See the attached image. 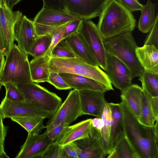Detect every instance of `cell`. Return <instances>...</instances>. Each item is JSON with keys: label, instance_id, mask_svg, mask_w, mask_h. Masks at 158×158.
<instances>
[{"label": "cell", "instance_id": "obj_1", "mask_svg": "<svg viewBox=\"0 0 158 158\" xmlns=\"http://www.w3.org/2000/svg\"><path fill=\"white\" fill-rule=\"evenodd\" d=\"M119 103L125 136L139 158H158V121L153 126L144 125L123 102Z\"/></svg>", "mask_w": 158, "mask_h": 158}, {"label": "cell", "instance_id": "obj_2", "mask_svg": "<svg viewBox=\"0 0 158 158\" xmlns=\"http://www.w3.org/2000/svg\"><path fill=\"white\" fill-rule=\"evenodd\" d=\"M99 17L97 26L104 40L131 32L135 26L131 12L117 0H110Z\"/></svg>", "mask_w": 158, "mask_h": 158}, {"label": "cell", "instance_id": "obj_3", "mask_svg": "<svg viewBox=\"0 0 158 158\" xmlns=\"http://www.w3.org/2000/svg\"><path fill=\"white\" fill-rule=\"evenodd\" d=\"M107 53L117 57L129 69L132 79L139 77L144 70L137 57V46L131 32L104 40Z\"/></svg>", "mask_w": 158, "mask_h": 158}, {"label": "cell", "instance_id": "obj_4", "mask_svg": "<svg viewBox=\"0 0 158 158\" xmlns=\"http://www.w3.org/2000/svg\"><path fill=\"white\" fill-rule=\"evenodd\" d=\"M48 65L50 72L70 73L87 77L104 84L110 90H114L105 72L99 66L89 64L80 58L50 57Z\"/></svg>", "mask_w": 158, "mask_h": 158}, {"label": "cell", "instance_id": "obj_5", "mask_svg": "<svg viewBox=\"0 0 158 158\" xmlns=\"http://www.w3.org/2000/svg\"><path fill=\"white\" fill-rule=\"evenodd\" d=\"M28 54L14 44L6 55V59L0 74L2 84L33 82L28 59Z\"/></svg>", "mask_w": 158, "mask_h": 158}, {"label": "cell", "instance_id": "obj_6", "mask_svg": "<svg viewBox=\"0 0 158 158\" xmlns=\"http://www.w3.org/2000/svg\"><path fill=\"white\" fill-rule=\"evenodd\" d=\"M15 85L26 100L49 112L52 116L62 103L61 98L57 94L35 83Z\"/></svg>", "mask_w": 158, "mask_h": 158}, {"label": "cell", "instance_id": "obj_7", "mask_svg": "<svg viewBox=\"0 0 158 158\" xmlns=\"http://www.w3.org/2000/svg\"><path fill=\"white\" fill-rule=\"evenodd\" d=\"M83 115L78 91L73 89L69 92L65 100L46 123V131H48L59 124L70 125Z\"/></svg>", "mask_w": 158, "mask_h": 158}, {"label": "cell", "instance_id": "obj_8", "mask_svg": "<svg viewBox=\"0 0 158 158\" xmlns=\"http://www.w3.org/2000/svg\"><path fill=\"white\" fill-rule=\"evenodd\" d=\"M82 35L96 58L99 66L105 71L106 52L104 39L97 25L90 20L82 19L78 31Z\"/></svg>", "mask_w": 158, "mask_h": 158}, {"label": "cell", "instance_id": "obj_9", "mask_svg": "<svg viewBox=\"0 0 158 158\" xmlns=\"http://www.w3.org/2000/svg\"><path fill=\"white\" fill-rule=\"evenodd\" d=\"M0 112L4 119L13 117L38 116L49 118L52 115L48 112L25 99L23 101H13L6 98L0 104Z\"/></svg>", "mask_w": 158, "mask_h": 158}, {"label": "cell", "instance_id": "obj_10", "mask_svg": "<svg viewBox=\"0 0 158 158\" xmlns=\"http://www.w3.org/2000/svg\"><path fill=\"white\" fill-rule=\"evenodd\" d=\"M22 15L19 11H13L6 0L0 5V30L5 56L14 44L15 25Z\"/></svg>", "mask_w": 158, "mask_h": 158}, {"label": "cell", "instance_id": "obj_11", "mask_svg": "<svg viewBox=\"0 0 158 158\" xmlns=\"http://www.w3.org/2000/svg\"><path fill=\"white\" fill-rule=\"evenodd\" d=\"M105 73L112 84L123 91L132 84V78L127 67L117 57L106 52Z\"/></svg>", "mask_w": 158, "mask_h": 158}, {"label": "cell", "instance_id": "obj_12", "mask_svg": "<svg viewBox=\"0 0 158 158\" xmlns=\"http://www.w3.org/2000/svg\"><path fill=\"white\" fill-rule=\"evenodd\" d=\"M110 0H64L66 10L83 19L99 17Z\"/></svg>", "mask_w": 158, "mask_h": 158}, {"label": "cell", "instance_id": "obj_13", "mask_svg": "<svg viewBox=\"0 0 158 158\" xmlns=\"http://www.w3.org/2000/svg\"><path fill=\"white\" fill-rule=\"evenodd\" d=\"M39 36L33 20L22 15L16 22L14 30V40L17 42L18 47L28 54Z\"/></svg>", "mask_w": 158, "mask_h": 158}, {"label": "cell", "instance_id": "obj_14", "mask_svg": "<svg viewBox=\"0 0 158 158\" xmlns=\"http://www.w3.org/2000/svg\"><path fill=\"white\" fill-rule=\"evenodd\" d=\"M83 115L101 118L107 103L104 92L90 90L78 91Z\"/></svg>", "mask_w": 158, "mask_h": 158}, {"label": "cell", "instance_id": "obj_15", "mask_svg": "<svg viewBox=\"0 0 158 158\" xmlns=\"http://www.w3.org/2000/svg\"><path fill=\"white\" fill-rule=\"evenodd\" d=\"M52 143L45 132L41 134L28 133L25 142L15 158H40Z\"/></svg>", "mask_w": 158, "mask_h": 158}, {"label": "cell", "instance_id": "obj_16", "mask_svg": "<svg viewBox=\"0 0 158 158\" xmlns=\"http://www.w3.org/2000/svg\"><path fill=\"white\" fill-rule=\"evenodd\" d=\"M79 18L64 9L43 7L33 21L42 25L58 26Z\"/></svg>", "mask_w": 158, "mask_h": 158}, {"label": "cell", "instance_id": "obj_17", "mask_svg": "<svg viewBox=\"0 0 158 158\" xmlns=\"http://www.w3.org/2000/svg\"><path fill=\"white\" fill-rule=\"evenodd\" d=\"M92 127L90 136L74 141L81 149L79 158H104L107 156L102 147L101 132Z\"/></svg>", "mask_w": 158, "mask_h": 158}, {"label": "cell", "instance_id": "obj_18", "mask_svg": "<svg viewBox=\"0 0 158 158\" xmlns=\"http://www.w3.org/2000/svg\"><path fill=\"white\" fill-rule=\"evenodd\" d=\"M64 39L74 53L75 57L80 58L92 65L99 66L96 58L79 32H77Z\"/></svg>", "mask_w": 158, "mask_h": 158}, {"label": "cell", "instance_id": "obj_19", "mask_svg": "<svg viewBox=\"0 0 158 158\" xmlns=\"http://www.w3.org/2000/svg\"><path fill=\"white\" fill-rule=\"evenodd\" d=\"M59 73L71 89L77 91L90 90L105 92L110 90L104 84L90 78L70 73Z\"/></svg>", "mask_w": 158, "mask_h": 158}, {"label": "cell", "instance_id": "obj_20", "mask_svg": "<svg viewBox=\"0 0 158 158\" xmlns=\"http://www.w3.org/2000/svg\"><path fill=\"white\" fill-rule=\"evenodd\" d=\"M92 119H88L66 128L58 143L63 146L76 140L90 136L92 132Z\"/></svg>", "mask_w": 158, "mask_h": 158}, {"label": "cell", "instance_id": "obj_21", "mask_svg": "<svg viewBox=\"0 0 158 158\" xmlns=\"http://www.w3.org/2000/svg\"><path fill=\"white\" fill-rule=\"evenodd\" d=\"M135 52L144 70L158 74V48L152 45L144 44L142 47H137Z\"/></svg>", "mask_w": 158, "mask_h": 158}, {"label": "cell", "instance_id": "obj_22", "mask_svg": "<svg viewBox=\"0 0 158 158\" xmlns=\"http://www.w3.org/2000/svg\"><path fill=\"white\" fill-rule=\"evenodd\" d=\"M142 87L136 84H131L123 91L120 96L123 102L133 114L139 119L141 110Z\"/></svg>", "mask_w": 158, "mask_h": 158}, {"label": "cell", "instance_id": "obj_23", "mask_svg": "<svg viewBox=\"0 0 158 158\" xmlns=\"http://www.w3.org/2000/svg\"><path fill=\"white\" fill-rule=\"evenodd\" d=\"M50 57L47 54L34 58L29 62L30 72L32 81L34 83L47 82L50 71L48 63Z\"/></svg>", "mask_w": 158, "mask_h": 158}, {"label": "cell", "instance_id": "obj_24", "mask_svg": "<svg viewBox=\"0 0 158 158\" xmlns=\"http://www.w3.org/2000/svg\"><path fill=\"white\" fill-rule=\"evenodd\" d=\"M108 103L112 112L110 143L112 150L117 143L125 136V133L120 103Z\"/></svg>", "mask_w": 158, "mask_h": 158}, {"label": "cell", "instance_id": "obj_25", "mask_svg": "<svg viewBox=\"0 0 158 158\" xmlns=\"http://www.w3.org/2000/svg\"><path fill=\"white\" fill-rule=\"evenodd\" d=\"M69 22L58 26H48L34 22L36 32L38 36L49 34L52 36L51 44L45 54L48 55L50 57L52 49L62 40L64 29Z\"/></svg>", "mask_w": 158, "mask_h": 158}, {"label": "cell", "instance_id": "obj_26", "mask_svg": "<svg viewBox=\"0 0 158 158\" xmlns=\"http://www.w3.org/2000/svg\"><path fill=\"white\" fill-rule=\"evenodd\" d=\"M103 126L101 132L102 147L106 156L112 150L110 143V134L112 122V112L108 103L105 105L102 115Z\"/></svg>", "mask_w": 158, "mask_h": 158}, {"label": "cell", "instance_id": "obj_27", "mask_svg": "<svg viewBox=\"0 0 158 158\" xmlns=\"http://www.w3.org/2000/svg\"><path fill=\"white\" fill-rule=\"evenodd\" d=\"M156 4L151 0H147L146 4L143 6L138 23V28L142 32H149L152 29L156 19Z\"/></svg>", "mask_w": 158, "mask_h": 158}, {"label": "cell", "instance_id": "obj_28", "mask_svg": "<svg viewBox=\"0 0 158 158\" xmlns=\"http://www.w3.org/2000/svg\"><path fill=\"white\" fill-rule=\"evenodd\" d=\"M11 120L20 125L29 133L39 134L45 128L44 121L45 118L38 116L13 117Z\"/></svg>", "mask_w": 158, "mask_h": 158}, {"label": "cell", "instance_id": "obj_29", "mask_svg": "<svg viewBox=\"0 0 158 158\" xmlns=\"http://www.w3.org/2000/svg\"><path fill=\"white\" fill-rule=\"evenodd\" d=\"M151 97L143 89L141 101V110L138 119L142 124L149 126H153L158 118L154 115L151 103Z\"/></svg>", "mask_w": 158, "mask_h": 158}, {"label": "cell", "instance_id": "obj_30", "mask_svg": "<svg viewBox=\"0 0 158 158\" xmlns=\"http://www.w3.org/2000/svg\"><path fill=\"white\" fill-rule=\"evenodd\" d=\"M107 157L139 158L125 136L117 143Z\"/></svg>", "mask_w": 158, "mask_h": 158}, {"label": "cell", "instance_id": "obj_31", "mask_svg": "<svg viewBox=\"0 0 158 158\" xmlns=\"http://www.w3.org/2000/svg\"><path fill=\"white\" fill-rule=\"evenodd\" d=\"M139 77L143 89L151 97L158 96V74L144 70Z\"/></svg>", "mask_w": 158, "mask_h": 158}, {"label": "cell", "instance_id": "obj_32", "mask_svg": "<svg viewBox=\"0 0 158 158\" xmlns=\"http://www.w3.org/2000/svg\"><path fill=\"white\" fill-rule=\"evenodd\" d=\"M52 36L49 34L39 36L32 45L29 54L34 58L45 54L51 44Z\"/></svg>", "mask_w": 158, "mask_h": 158}, {"label": "cell", "instance_id": "obj_33", "mask_svg": "<svg viewBox=\"0 0 158 158\" xmlns=\"http://www.w3.org/2000/svg\"><path fill=\"white\" fill-rule=\"evenodd\" d=\"M50 57L65 58L75 57V56L65 40L63 39L54 47Z\"/></svg>", "mask_w": 158, "mask_h": 158}, {"label": "cell", "instance_id": "obj_34", "mask_svg": "<svg viewBox=\"0 0 158 158\" xmlns=\"http://www.w3.org/2000/svg\"><path fill=\"white\" fill-rule=\"evenodd\" d=\"M41 158H69L63 146L58 142L52 143L47 148Z\"/></svg>", "mask_w": 158, "mask_h": 158}, {"label": "cell", "instance_id": "obj_35", "mask_svg": "<svg viewBox=\"0 0 158 158\" xmlns=\"http://www.w3.org/2000/svg\"><path fill=\"white\" fill-rule=\"evenodd\" d=\"M6 90L5 98L13 101H23L25 100L23 94L15 84L8 82L3 83Z\"/></svg>", "mask_w": 158, "mask_h": 158}, {"label": "cell", "instance_id": "obj_36", "mask_svg": "<svg viewBox=\"0 0 158 158\" xmlns=\"http://www.w3.org/2000/svg\"><path fill=\"white\" fill-rule=\"evenodd\" d=\"M69 125L66 123L60 124L45 132L53 143H58L62 137L66 128Z\"/></svg>", "mask_w": 158, "mask_h": 158}, {"label": "cell", "instance_id": "obj_37", "mask_svg": "<svg viewBox=\"0 0 158 158\" xmlns=\"http://www.w3.org/2000/svg\"><path fill=\"white\" fill-rule=\"evenodd\" d=\"M47 82L59 90L72 89L60 75L59 73L50 71Z\"/></svg>", "mask_w": 158, "mask_h": 158}, {"label": "cell", "instance_id": "obj_38", "mask_svg": "<svg viewBox=\"0 0 158 158\" xmlns=\"http://www.w3.org/2000/svg\"><path fill=\"white\" fill-rule=\"evenodd\" d=\"M144 42L145 44L152 45L158 48V15L156 16L154 25Z\"/></svg>", "mask_w": 158, "mask_h": 158}, {"label": "cell", "instance_id": "obj_39", "mask_svg": "<svg viewBox=\"0 0 158 158\" xmlns=\"http://www.w3.org/2000/svg\"><path fill=\"white\" fill-rule=\"evenodd\" d=\"M82 19L79 18L69 22L65 28L62 40L64 39L69 36L77 32L80 27Z\"/></svg>", "mask_w": 158, "mask_h": 158}, {"label": "cell", "instance_id": "obj_40", "mask_svg": "<svg viewBox=\"0 0 158 158\" xmlns=\"http://www.w3.org/2000/svg\"><path fill=\"white\" fill-rule=\"evenodd\" d=\"M63 148L69 158H79L81 149L74 142L63 146Z\"/></svg>", "mask_w": 158, "mask_h": 158}, {"label": "cell", "instance_id": "obj_41", "mask_svg": "<svg viewBox=\"0 0 158 158\" xmlns=\"http://www.w3.org/2000/svg\"><path fill=\"white\" fill-rule=\"evenodd\" d=\"M131 12L141 10L143 5L138 0H117Z\"/></svg>", "mask_w": 158, "mask_h": 158}, {"label": "cell", "instance_id": "obj_42", "mask_svg": "<svg viewBox=\"0 0 158 158\" xmlns=\"http://www.w3.org/2000/svg\"><path fill=\"white\" fill-rule=\"evenodd\" d=\"M43 7L65 10L64 0H43Z\"/></svg>", "mask_w": 158, "mask_h": 158}, {"label": "cell", "instance_id": "obj_43", "mask_svg": "<svg viewBox=\"0 0 158 158\" xmlns=\"http://www.w3.org/2000/svg\"><path fill=\"white\" fill-rule=\"evenodd\" d=\"M3 118L0 112V143L4 145L8 127L5 126L3 124Z\"/></svg>", "mask_w": 158, "mask_h": 158}, {"label": "cell", "instance_id": "obj_44", "mask_svg": "<svg viewBox=\"0 0 158 158\" xmlns=\"http://www.w3.org/2000/svg\"><path fill=\"white\" fill-rule=\"evenodd\" d=\"M91 123L92 127L101 132L104 124L101 118L96 117L92 119Z\"/></svg>", "mask_w": 158, "mask_h": 158}, {"label": "cell", "instance_id": "obj_45", "mask_svg": "<svg viewBox=\"0 0 158 158\" xmlns=\"http://www.w3.org/2000/svg\"><path fill=\"white\" fill-rule=\"evenodd\" d=\"M151 103L154 115L158 118V96L152 97Z\"/></svg>", "mask_w": 158, "mask_h": 158}, {"label": "cell", "instance_id": "obj_46", "mask_svg": "<svg viewBox=\"0 0 158 158\" xmlns=\"http://www.w3.org/2000/svg\"><path fill=\"white\" fill-rule=\"evenodd\" d=\"M5 56L3 52L0 50V74L5 63Z\"/></svg>", "mask_w": 158, "mask_h": 158}, {"label": "cell", "instance_id": "obj_47", "mask_svg": "<svg viewBox=\"0 0 158 158\" xmlns=\"http://www.w3.org/2000/svg\"><path fill=\"white\" fill-rule=\"evenodd\" d=\"M9 158L6 155L4 149V145H0V158Z\"/></svg>", "mask_w": 158, "mask_h": 158}, {"label": "cell", "instance_id": "obj_48", "mask_svg": "<svg viewBox=\"0 0 158 158\" xmlns=\"http://www.w3.org/2000/svg\"><path fill=\"white\" fill-rule=\"evenodd\" d=\"M21 0H7L9 6L12 9L13 7Z\"/></svg>", "mask_w": 158, "mask_h": 158}, {"label": "cell", "instance_id": "obj_49", "mask_svg": "<svg viewBox=\"0 0 158 158\" xmlns=\"http://www.w3.org/2000/svg\"><path fill=\"white\" fill-rule=\"evenodd\" d=\"M0 50L2 51L3 52L4 51V47L3 46V41L2 39V38L1 36V31L0 30Z\"/></svg>", "mask_w": 158, "mask_h": 158}, {"label": "cell", "instance_id": "obj_50", "mask_svg": "<svg viewBox=\"0 0 158 158\" xmlns=\"http://www.w3.org/2000/svg\"><path fill=\"white\" fill-rule=\"evenodd\" d=\"M3 85V84L0 81V90L2 88V86Z\"/></svg>", "mask_w": 158, "mask_h": 158}, {"label": "cell", "instance_id": "obj_51", "mask_svg": "<svg viewBox=\"0 0 158 158\" xmlns=\"http://www.w3.org/2000/svg\"><path fill=\"white\" fill-rule=\"evenodd\" d=\"M3 0H0V5L2 3Z\"/></svg>", "mask_w": 158, "mask_h": 158}, {"label": "cell", "instance_id": "obj_52", "mask_svg": "<svg viewBox=\"0 0 158 158\" xmlns=\"http://www.w3.org/2000/svg\"><path fill=\"white\" fill-rule=\"evenodd\" d=\"M0 145H2V144L0 143Z\"/></svg>", "mask_w": 158, "mask_h": 158}]
</instances>
